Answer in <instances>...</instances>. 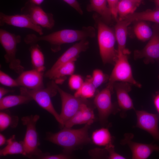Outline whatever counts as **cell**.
Returning a JSON list of instances; mask_svg holds the SVG:
<instances>
[{
    "instance_id": "41",
    "label": "cell",
    "mask_w": 159,
    "mask_h": 159,
    "mask_svg": "<svg viewBox=\"0 0 159 159\" xmlns=\"http://www.w3.org/2000/svg\"><path fill=\"white\" fill-rule=\"evenodd\" d=\"M6 142L5 136L2 134H0V146L3 145Z\"/></svg>"
},
{
    "instance_id": "25",
    "label": "cell",
    "mask_w": 159,
    "mask_h": 159,
    "mask_svg": "<svg viewBox=\"0 0 159 159\" xmlns=\"http://www.w3.org/2000/svg\"><path fill=\"white\" fill-rule=\"evenodd\" d=\"M112 137L109 130L103 127L93 132L91 140L93 143L99 146H106L112 144Z\"/></svg>"
},
{
    "instance_id": "12",
    "label": "cell",
    "mask_w": 159,
    "mask_h": 159,
    "mask_svg": "<svg viewBox=\"0 0 159 159\" xmlns=\"http://www.w3.org/2000/svg\"><path fill=\"white\" fill-rule=\"evenodd\" d=\"M133 137V134L131 133H125L120 141L121 144L126 145L129 148L132 153V159H146L153 152L159 153V145L135 142L132 140Z\"/></svg>"
},
{
    "instance_id": "36",
    "label": "cell",
    "mask_w": 159,
    "mask_h": 159,
    "mask_svg": "<svg viewBox=\"0 0 159 159\" xmlns=\"http://www.w3.org/2000/svg\"><path fill=\"white\" fill-rule=\"evenodd\" d=\"M71 158L69 154L65 153L54 155H50L48 154H44L40 156L39 158L42 159H67Z\"/></svg>"
},
{
    "instance_id": "29",
    "label": "cell",
    "mask_w": 159,
    "mask_h": 159,
    "mask_svg": "<svg viewBox=\"0 0 159 159\" xmlns=\"http://www.w3.org/2000/svg\"><path fill=\"white\" fill-rule=\"evenodd\" d=\"M96 89L87 77L81 87L76 91L74 95L85 99L91 98L94 96Z\"/></svg>"
},
{
    "instance_id": "4",
    "label": "cell",
    "mask_w": 159,
    "mask_h": 159,
    "mask_svg": "<svg viewBox=\"0 0 159 159\" xmlns=\"http://www.w3.org/2000/svg\"><path fill=\"white\" fill-rule=\"evenodd\" d=\"M21 40L20 35L11 33L4 29H0V42L5 52L4 56L5 61L11 69L19 74L24 69L16 55L17 45Z\"/></svg>"
},
{
    "instance_id": "10",
    "label": "cell",
    "mask_w": 159,
    "mask_h": 159,
    "mask_svg": "<svg viewBox=\"0 0 159 159\" xmlns=\"http://www.w3.org/2000/svg\"><path fill=\"white\" fill-rule=\"evenodd\" d=\"M22 14L28 16L36 24L48 29H52L55 25L53 14L45 12L39 6L29 1L21 9Z\"/></svg>"
},
{
    "instance_id": "17",
    "label": "cell",
    "mask_w": 159,
    "mask_h": 159,
    "mask_svg": "<svg viewBox=\"0 0 159 159\" xmlns=\"http://www.w3.org/2000/svg\"><path fill=\"white\" fill-rule=\"evenodd\" d=\"M43 72L35 69L23 71L16 80L19 86L30 90H38L44 88Z\"/></svg>"
},
{
    "instance_id": "27",
    "label": "cell",
    "mask_w": 159,
    "mask_h": 159,
    "mask_svg": "<svg viewBox=\"0 0 159 159\" xmlns=\"http://www.w3.org/2000/svg\"><path fill=\"white\" fill-rule=\"evenodd\" d=\"M139 5L129 0H119L117 7L119 19H122L126 16L134 13Z\"/></svg>"
},
{
    "instance_id": "32",
    "label": "cell",
    "mask_w": 159,
    "mask_h": 159,
    "mask_svg": "<svg viewBox=\"0 0 159 159\" xmlns=\"http://www.w3.org/2000/svg\"><path fill=\"white\" fill-rule=\"evenodd\" d=\"M0 82L1 84L10 87L19 86L16 80L12 78L4 72L0 71Z\"/></svg>"
},
{
    "instance_id": "9",
    "label": "cell",
    "mask_w": 159,
    "mask_h": 159,
    "mask_svg": "<svg viewBox=\"0 0 159 159\" xmlns=\"http://www.w3.org/2000/svg\"><path fill=\"white\" fill-rule=\"evenodd\" d=\"M113 89L108 86L99 92L95 96L94 103L98 111L99 119L101 124L105 126L108 123L109 116L118 111L115 108L111 100Z\"/></svg>"
},
{
    "instance_id": "3",
    "label": "cell",
    "mask_w": 159,
    "mask_h": 159,
    "mask_svg": "<svg viewBox=\"0 0 159 159\" xmlns=\"http://www.w3.org/2000/svg\"><path fill=\"white\" fill-rule=\"evenodd\" d=\"M93 18L97 29V38L100 52L103 63L114 64L118 52L115 48L116 40L115 33L96 13Z\"/></svg>"
},
{
    "instance_id": "22",
    "label": "cell",
    "mask_w": 159,
    "mask_h": 159,
    "mask_svg": "<svg viewBox=\"0 0 159 159\" xmlns=\"http://www.w3.org/2000/svg\"><path fill=\"white\" fill-rule=\"evenodd\" d=\"M30 97L21 94L9 95L0 99V110H3L20 105L26 104L32 100Z\"/></svg>"
},
{
    "instance_id": "35",
    "label": "cell",
    "mask_w": 159,
    "mask_h": 159,
    "mask_svg": "<svg viewBox=\"0 0 159 159\" xmlns=\"http://www.w3.org/2000/svg\"><path fill=\"white\" fill-rule=\"evenodd\" d=\"M105 147L108 153V159H124L125 158L117 153L115 150L114 146L113 144L108 145Z\"/></svg>"
},
{
    "instance_id": "24",
    "label": "cell",
    "mask_w": 159,
    "mask_h": 159,
    "mask_svg": "<svg viewBox=\"0 0 159 159\" xmlns=\"http://www.w3.org/2000/svg\"><path fill=\"white\" fill-rule=\"evenodd\" d=\"M29 50L32 63L34 69L44 72L45 69L44 57L39 46L37 43L32 44Z\"/></svg>"
},
{
    "instance_id": "42",
    "label": "cell",
    "mask_w": 159,
    "mask_h": 159,
    "mask_svg": "<svg viewBox=\"0 0 159 159\" xmlns=\"http://www.w3.org/2000/svg\"><path fill=\"white\" fill-rule=\"evenodd\" d=\"M44 0H29V1L36 5H40L44 1Z\"/></svg>"
},
{
    "instance_id": "16",
    "label": "cell",
    "mask_w": 159,
    "mask_h": 159,
    "mask_svg": "<svg viewBox=\"0 0 159 159\" xmlns=\"http://www.w3.org/2000/svg\"><path fill=\"white\" fill-rule=\"evenodd\" d=\"M132 85L127 82H115L114 85L119 110L122 111L121 116L122 117L125 116L127 111L135 110L132 99L129 94L131 90Z\"/></svg>"
},
{
    "instance_id": "34",
    "label": "cell",
    "mask_w": 159,
    "mask_h": 159,
    "mask_svg": "<svg viewBox=\"0 0 159 159\" xmlns=\"http://www.w3.org/2000/svg\"><path fill=\"white\" fill-rule=\"evenodd\" d=\"M90 153L91 156L93 158L108 159V153L105 147L102 149L96 148L93 149L90 151Z\"/></svg>"
},
{
    "instance_id": "20",
    "label": "cell",
    "mask_w": 159,
    "mask_h": 159,
    "mask_svg": "<svg viewBox=\"0 0 159 159\" xmlns=\"http://www.w3.org/2000/svg\"><path fill=\"white\" fill-rule=\"evenodd\" d=\"M107 3V0H90V4L87 6V10L88 12H96L103 21L110 23L112 15Z\"/></svg>"
},
{
    "instance_id": "14",
    "label": "cell",
    "mask_w": 159,
    "mask_h": 159,
    "mask_svg": "<svg viewBox=\"0 0 159 159\" xmlns=\"http://www.w3.org/2000/svg\"><path fill=\"white\" fill-rule=\"evenodd\" d=\"M136 127L148 133L155 140L159 141V118L157 114L143 110H135Z\"/></svg>"
},
{
    "instance_id": "43",
    "label": "cell",
    "mask_w": 159,
    "mask_h": 159,
    "mask_svg": "<svg viewBox=\"0 0 159 159\" xmlns=\"http://www.w3.org/2000/svg\"><path fill=\"white\" fill-rule=\"evenodd\" d=\"M157 9H159V0H154Z\"/></svg>"
},
{
    "instance_id": "6",
    "label": "cell",
    "mask_w": 159,
    "mask_h": 159,
    "mask_svg": "<svg viewBox=\"0 0 159 159\" xmlns=\"http://www.w3.org/2000/svg\"><path fill=\"white\" fill-rule=\"evenodd\" d=\"M57 91L52 83L47 88L38 90H30L24 87L20 88V94L28 96L34 100L38 105L51 114L61 127L64 124L59 115L56 111L52 104L51 98L55 96Z\"/></svg>"
},
{
    "instance_id": "33",
    "label": "cell",
    "mask_w": 159,
    "mask_h": 159,
    "mask_svg": "<svg viewBox=\"0 0 159 159\" xmlns=\"http://www.w3.org/2000/svg\"><path fill=\"white\" fill-rule=\"evenodd\" d=\"M84 81L82 77L78 74H72L70 77L68 82L69 86L72 90H77L83 83Z\"/></svg>"
},
{
    "instance_id": "38",
    "label": "cell",
    "mask_w": 159,
    "mask_h": 159,
    "mask_svg": "<svg viewBox=\"0 0 159 159\" xmlns=\"http://www.w3.org/2000/svg\"><path fill=\"white\" fill-rule=\"evenodd\" d=\"M74 8L78 13L81 15L83 14V11L77 0H63Z\"/></svg>"
},
{
    "instance_id": "28",
    "label": "cell",
    "mask_w": 159,
    "mask_h": 159,
    "mask_svg": "<svg viewBox=\"0 0 159 159\" xmlns=\"http://www.w3.org/2000/svg\"><path fill=\"white\" fill-rule=\"evenodd\" d=\"M134 31L138 39L143 41L150 39L153 34V30L143 21H139L136 24Z\"/></svg>"
},
{
    "instance_id": "5",
    "label": "cell",
    "mask_w": 159,
    "mask_h": 159,
    "mask_svg": "<svg viewBox=\"0 0 159 159\" xmlns=\"http://www.w3.org/2000/svg\"><path fill=\"white\" fill-rule=\"evenodd\" d=\"M39 118V115H35L24 116L21 119L22 124L26 127L24 138L22 141L25 156L29 158H38L44 154L39 148L40 143L36 127Z\"/></svg>"
},
{
    "instance_id": "21",
    "label": "cell",
    "mask_w": 159,
    "mask_h": 159,
    "mask_svg": "<svg viewBox=\"0 0 159 159\" xmlns=\"http://www.w3.org/2000/svg\"><path fill=\"white\" fill-rule=\"evenodd\" d=\"M122 19H123L130 24L135 21H147L159 24V9L152 10H148L139 12H134L129 14Z\"/></svg>"
},
{
    "instance_id": "8",
    "label": "cell",
    "mask_w": 159,
    "mask_h": 159,
    "mask_svg": "<svg viewBox=\"0 0 159 159\" xmlns=\"http://www.w3.org/2000/svg\"><path fill=\"white\" fill-rule=\"evenodd\" d=\"M51 83L61 98L62 109L59 115L64 126V123L76 113L82 104L87 102L86 99L76 97L64 91L54 82Z\"/></svg>"
},
{
    "instance_id": "18",
    "label": "cell",
    "mask_w": 159,
    "mask_h": 159,
    "mask_svg": "<svg viewBox=\"0 0 159 159\" xmlns=\"http://www.w3.org/2000/svg\"><path fill=\"white\" fill-rule=\"evenodd\" d=\"M95 119L93 111L87 104H82L76 113L64 124V127L71 128L77 125L93 123Z\"/></svg>"
},
{
    "instance_id": "1",
    "label": "cell",
    "mask_w": 159,
    "mask_h": 159,
    "mask_svg": "<svg viewBox=\"0 0 159 159\" xmlns=\"http://www.w3.org/2000/svg\"><path fill=\"white\" fill-rule=\"evenodd\" d=\"M95 36V29L89 26L83 27L80 30L64 29L45 35L38 36L30 34L25 36L24 41L26 44L30 45L40 41L47 42L50 44L51 50L56 52L60 50L63 44L93 38Z\"/></svg>"
},
{
    "instance_id": "39",
    "label": "cell",
    "mask_w": 159,
    "mask_h": 159,
    "mask_svg": "<svg viewBox=\"0 0 159 159\" xmlns=\"http://www.w3.org/2000/svg\"><path fill=\"white\" fill-rule=\"evenodd\" d=\"M153 102L159 118V90L157 91L154 95Z\"/></svg>"
},
{
    "instance_id": "19",
    "label": "cell",
    "mask_w": 159,
    "mask_h": 159,
    "mask_svg": "<svg viewBox=\"0 0 159 159\" xmlns=\"http://www.w3.org/2000/svg\"><path fill=\"white\" fill-rule=\"evenodd\" d=\"M130 24L123 19H119L115 27V35L118 44V52L128 54L130 52L125 48L127 27Z\"/></svg>"
},
{
    "instance_id": "7",
    "label": "cell",
    "mask_w": 159,
    "mask_h": 159,
    "mask_svg": "<svg viewBox=\"0 0 159 159\" xmlns=\"http://www.w3.org/2000/svg\"><path fill=\"white\" fill-rule=\"evenodd\" d=\"M117 52V59L109 78L107 85L113 89L115 83L120 82H127L140 88L141 85L133 76L131 68L128 60V54L121 52Z\"/></svg>"
},
{
    "instance_id": "30",
    "label": "cell",
    "mask_w": 159,
    "mask_h": 159,
    "mask_svg": "<svg viewBox=\"0 0 159 159\" xmlns=\"http://www.w3.org/2000/svg\"><path fill=\"white\" fill-rule=\"evenodd\" d=\"M18 117L11 115L8 111L0 112V130L2 131L9 127H15L18 125Z\"/></svg>"
},
{
    "instance_id": "11",
    "label": "cell",
    "mask_w": 159,
    "mask_h": 159,
    "mask_svg": "<svg viewBox=\"0 0 159 159\" xmlns=\"http://www.w3.org/2000/svg\"><path fill=\"white\" fill-rule=\"evenodd\" d=\"M152 37L145 47L134 53L135 59H143L146 64L159 61V25H154Z\"/></svg>"
},
{
    "instance_id": "37",
    "label": "cell",
    "mask_w": 159,
    "mask_h": 159,
    "mask_svg": "<svg viewBox=\"0 0 159 159\" xmlns=\"http://www.w3.org/2000/svg\"><path fill=\"white\" fill-rule=\"evenodd\" d=\"M119 0H107L108 6L109 7L112 16L117 19L118 14L117 11V7Z\"/></svg>"
},
{
    "instance_id": "15",
    "label": "cell",
    "mask_w": 159,
    "mask_h": 159,
    "mask_svg": "<svg viewBox=\"0 0 159 159\" xmlns=\"http://www.w3.org/2000/svg\"><path fill=\"white\" fill-rule=\"evenodd\" d=\"M32 30L42 35L44 33L41 26L35 24L27 15L24 14L9 15L0 13V26L5 24Z\"/></svg>"
},
{
    "instance_id": "40",
    "label": "cell",
    "mask_w": 159,
    "mask_h": 159,
    "mask_svg": "<svg viewBox=\"0 0 159 159\" xmlns=\"http://www.w3.org/2000/svg\"><path fill=\"white\" fill-rule=\"evenodd\" d=\"M13 92V90L6 89L2 87H0V99L4 97V96L7 93Z\"/></svg>"
},
{
    "instance_id": "44",
    "label": "cell",
    "mask_w": 159,
    "mask_h": 159,
    "mask_svg": "<svg viewBox=\"0 0 159 159\" xmlns=\"http://www.w3.org/2000/svg\"><path fill=\"white\" fill-rule=\"evenodd\" d=\"M134 2L139 5H140L143 1V0H129Z\"/></svg>"
},
{
    "instance_id": "13",
    "label": "cell",
    "mask_w": 159,
    "mask_h": 159,
    "mask_svg": "<svg viewBox=\"0 0 159 159\" xmlns=\"http://www.w3.org/2000/svg\"><path fill=\"white\" fill-rule=\"evenodd\" d=\"M89 42L83 40L74 44L67 49L58 59L51 68L44 74L46 77L50 79L57 70L63 64L71 61H76L80 54L86 51L88 48Z\"/></svg>"
},
{
    "instance_id": "31",
    "label": "cell",
    "mask_w": 159,
    "mask_h": 159,
    "mask_svg": "<svg viewBox=\"0 0 159 159\" xmlns=\"http://www.w3.org/2000/svg\"><path fill=\"white\" fill-rule=\"evenodd\" d=\"M87 77L96 88L108 80L109 78L102 71L99 69L94 70L92 76H88Z\"/></svg>"
},
{
    "instance_id": "26",
    "label": "cell",
    "mask_w": 159,
    "mask_h": 159,
    "mask_svg": "<svg viewBox=\"0 0 159 159\" xmlns=\"http://www.w3.org/2000/svg\"><path fill=\"white\" fill-rule=\"evenodd\" d=\"M75 61H71L62 65L54 72L51 79L55 80L56 84L60 83L64 80L63 78L73 74L75 70Z\"/></svg>"
},
{
    "instance_id": "23",
    "label": "cell",
    "mask_w": 159,
    "mask_h": 159,
    "mask_svg": "<svg viewBox=\"0 0 159 159\" xmlns=\"http://www.w3.org/2000/svg\"><path fill=\"white\" fill-rule=\"evenodd\" d=\"M15 136L13 135L6 140V145L0 150V156L21 154L25 156L22 141L18 142L16 141Z\"/></svg>"
},
{
    "instance_id": "2",
    "label": "cell",
    "mask_w": 159,
    "mask_h": 159,
    "mask_svg": "<svg viewBox=\"0 0 159 159\" xmlns=\"http://www.w3.org/2000/svg\"><path fill=\"white\" fill-rule=\"evenodd\" d=\"M92 123L88 122L83 127L79 129L64 127L57 132H47L46 140L62 147L65 153L69 154L73 150L91 141L88 131Z\"/></svg>"
}]
</instances>
